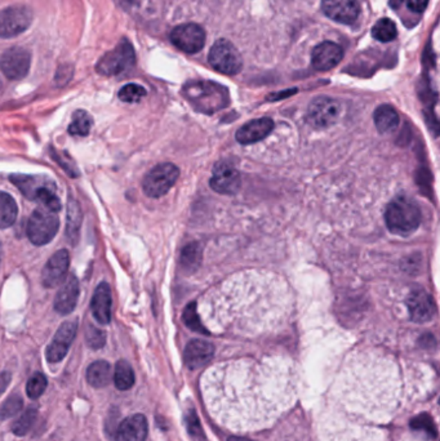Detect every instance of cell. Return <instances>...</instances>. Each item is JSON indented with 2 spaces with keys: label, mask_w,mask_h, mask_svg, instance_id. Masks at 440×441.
Wrapping results in <instances>:
<instances>
[{
  "label": "cell",
  "mask_w": 440,
  "mask_h": 441,
  "mask_svg": "<svg viewBox=\"0 0 440 441\" xmlns=\"http://www.w3.org/2000/svg\"><path fill=\"white\" fill-rule=\"evenodd\" d=\"M322 10L328 19L344 25L355 22L360 15L358 0H322Z\"/></svg>",
  "instance_id": "14"
},
{
  "label": "cell",
  "mask_w": 440,
  "mask_h": 441,
  "mask_svg": "<svg viewBox=\"0 0 440 441\" xmlns=\"http://www.w3.org/2000/svg\"><path fill=\"white\" fill-rule=\"evenodd\" d=\"M385 221L393 234L408 236L421 224V210L411 199L396 197L386 208Z\"/></svg>",
  "instance_id": "2"
},
{
  "label": "cell",
  "mask_w": 440,
  "mask_h": 441,
  "mask_svg": "<svg viewBox=\"0 0 440 441\" xmlns=\"http://www.w3.org/2000/svg\"><path fill=\"white\" fill-rule=\"evenodd\" d=\"M293 388L285 382H266L261 373L248 370L215 373L202 385L211 414L236 429L270 422L292 403Z\"/></svg>",
  "instance_id": "1"
},
{
  "label": "cell",
  "mask_w": 440,
  "mask_h": 441,
  "mask_svg": "<svg viewBox=\"0 0 440 441\" xmlns=\"http://www.w3.org/2000/svg\"><path fill=\"white\" fill-rule=\"evenodd\" d=\"M202 262V248L197 243H191L182 249L181 253V267L188 271L194 273Z\"/></svg>",
  "instance_id": "29"
},
{
  "label": "cell",
  "mask_w": 440,
  "mask_h": 441,
  "mask_svg": "<svg viewBox=\"0 0 440 441\" xmlns=\"http://www.w3.org/2000/svg\"><path fill=\"white\" fill-rule=\"evenodd\" d=\"M83 221V212L78 200L70 197L67 201L66 212V237L71 244H76L80 235V227Z\"/></svg>",
  "instance_id": "24"
},
{
  "label": "cell",
  "mask_w": 440,
  "mask_h": 441,
  "mask_svg": "<svg viewBox=\"0 0 440 441\" xmlns=\"http://www.w3.org/2000/svg\"><path fill=\"white\" fill-rule=\"evenodd\" d=\"M227 441H251V440H248V439H245V438H239V436H231V438H229V440Z\"/></svg>",
  "instance_id": "40"
},
{
  "label": "cell",
  "mask_w": 440,
  "mask_h": 441,
  "mask_svg": "<svg viewBox=\"0 0 440 441\" xmlns=\"http://www.w3.org/2000/svg\"><path fill=\"white\" fill-rule=\"evenodd\" d=\"M344 58V51L333 42H323L314 48L311 64L318 71H328L337 66Z\"/></svg>",
  "instance_id": "17"
},
{
  "label": "cell",
  "mask_w": 440,
  "mask_h": 441,
  "mask_svg": "<svg viewBox=\"0 0 440 441\" xmlns=\"http://www.w3.org/2000/svg\"><path fill=\"white\" fill-rule=\"evenodd\" d=\"M170 42L186 53H197L206 44V31L197 24H184L172 30Z\"/></svg>",
  "instance_id": "11"
},
{
  "label": "cell",
  "mask_w": 440,
  "mask_h": 441,
  "mask_svg": "<svg viewBox=\"0 0 440 441\" xmlns=\"http://www.w3.org/2000/svg\"><path fill=\"white\" fill-rule=\"evenodd\" d=\"M47 386V377L42 375V373H35L34 376L28 379V385H26V393H28V397L30 399H38L42 395L44 394Z\"/></svg>",
  "instance_id": "35"
},
{
  "label": "cell",
  "mask_w": 440,
  "mask_h": 441,
  "mask_svg": "<svg viewBox=\"0 0 440 441\" xmlns=\"http://www.w3.org/2000/svg\"><path fill=\"white\" fill-rule=\"evenodd\" d=\"M37 417H38V408L30 406L22 413L19 420H16V422L12 424V431L17 436H25L34 426Z\"/></svg>",
  "instance_id": "31"
},
{
  "label": "cell",
  "mask_w": 440,
  "mask_h": 441,
  "mask_svg": "<svg viewBox=\"0 0 440 441\" xmlns=\"http://www.w3.org/2000/svg\"><path fill=\"white\" fill-rule=\"evenodd\" d=\"M24 402L19 395H12L0 406V420H8L22 411Z\"/></svg>",
  "instance_id": "36"
},
{
  "label": "cell",
  "mask_w": 440,
  "mask_h": 441,
  "mask_svg": "<svg viewBox=\"0 0 440 441\" xmlns=\"http://www.w3.org/2000/svg\"><path fill=\"white\" fill-rule=\"evenodd\" d=\"M274 129V122L270 118H260L245 123L236 132V141L242 145H249L266 138Z\"/></svg>",
  "instance_id": "21"
},
{
  "label": "cell",
  "mask_w": 440,
  "mask_h": 441,
  "mask_svg": "<svg viewBox=\"0 0 440 441\" xmlns=\"http://www.w3.org/2000/svg\"><path fill=\"white\" fill-rule=\"evenodd\" d=\"M70 267L69 252L62 249L53 254L42 273V282L46 288H55L65 280Z\"/></svg>",
  "instance_id": "15"
},
{
  "label": "cell",
  "mask_w": 440,
  "mask_h": 441,
  "mask_svg": "<svg viewBox=\"0 0 440 441\" xmlns=\"http://www.w3.org/2000/svg\"><path fill=\"white\" fill-rule=\"evenodd\" d=\"M114 384L118 390H130L134 385V372L132 369L131 364L125 360H119L115 366L114 370Z\"/></svg>",
  "instance_id": "28"
},
{
  "label": "cell",
  "mask_w": 440,
  "mask_h": 441,
  "mask_svg": "<svg viewBox=\"0 0 440 441\" xmlns=\"http://www.w3.org/2000/svg\"><path fill=\"white\" fill-rule=\"evenodd\" d=\"M396 35H398L396 25L394 24L391 19H381L380 21H377L375 26L372 28V37L376 40H380L382 43L391 42V40L396 38Z\"/></svg>",
  "instance_id": "32"
},
{
  "label": "cell",
  "mask_w": 440,
  "mask_h": 441,
  "mask_svg": "<svg viewBox=\"0 0 440 441\" xmlns=\"http://www.w3.org/2000/svg\"><path fill=\"white\" fill-rule=\"evenodd\" d=\"M34 13L28 6H12L0 12V38H15L33 24Z\"/></svg>",
  "instance_id": "8"
},
{
  "label": "cell",
  "mask_w": 440,
  "mask_h": 441,
  "mask_svg": "<svg viewBox=\"0 0 440 441\" xmlns=\"http://www.w3.org/2000/svg\"><path fill=\"white\" fill-rule=\"evenodd\" d=\"M10 182L19 188L24 197L30 200H34L35 195L43 188L55 186V183L42 176H28V174H12L10 177Z\"/></svg>",
  "instance_id": "23"
},
{
  "label": "cell",
  "mask_w": 440,
  "mask_h": 441,
  "mask_svg": "<svg viewBox=\"0 0 440 441\" xmlns=\"http://www.w3.org/2000/svg\"><path fill=\"white\" fill-rule=\"evenodd\" d=\"M429 4V0H407V6L408 8L414 12V13H421L426 10Z\"/></svg>",
  "instance_id": "38"
},
{
  "label": "cell",
  "mask_w": 440,
  "mask_h": 441,
  "mask_svg": "<svg viewBox=\"0 0 440 441\" xmlns=\"http://www.w3.org/2000/svg\"><path fill=\"white\" fill-rule=\"evenodd\" d=\"M112 307H113V297L110 285L106 282H100L96 288L91 302V310L94 319L100 324H109L112 320Z\"/></svg>",
  "instance_id": "18"
},
{
  "label": "cell",
  "mask_w": 440,
  "mask_h": 441,
  "mask_svg": "<svg viewBox=\"0 0 440 441\" xmlns=\"http://www.w3.org/2000/svg\"><path fill=\"white\" fill-rule=\"evenodd\" d=\"M60 228V219L55 212L38 208L28 222V236L34 245H46L52 242Z\"/></svg>",
  "instance_id": "5"
},
{
  "label": "cell",
  "mask_w": 440,
  "mask_h": 441,
  "mask_svg": "<svg viewBox=\"0 0 440 441\" xmlns=\"http://www.w3.org/2000/svg\"><path fill=\"white\" fill-rule=\"evenodd\" d=\"M92 125H94L92 116L85 110H78L73 115V120L69 125V133L71 136L85 137L89 134Z\"/></svg>",
  "instance_id": "30"
},
{
  "label": "cell",
  "mask_w": 440,
  "mask_h": 441,
  "mask_svg": "<svg viewBox=\"0 0 440 441\" xmlns=\"http://www.w3.org/2000/svg\"><path fill=\"white\" fill-rule=\"evenodd\" d=\"M242 185V179L239 170L234 165L220 161L215 169L211 179V188L218 194L224 195H233L236 194Z\"/></svg>",
  "instance_id": "12"
},
{
  "label": "cell",
  "mask_w": 440,
  "mask_h": 441,
  "mask_svg": "<svg viewBox=\"0 0 440 441\" xmlns=\"http://www.w3.org/2000/svg\"><path fill=\"white\" fill-rule=\"evenodd\" d=\"M136 64L134 49L130 40L123 39L119 46L105 53L96 65V71L103 76L121 75Z\"/></svg>",
  "instance_id": "4"
},
{
  "label": "cell",
  "mask_w": 440,
  "mask_h": 441,
  "mask_svg": "<svg viewBox=\"0 0 440 441\" xmlns=\"http://www.w3.org/2000/svg\"><path fill=\"white\" fill-rule=\"evenodd\" d=\"M119 98L127 104H136L146 96V89L139 84H127L119 91Z\"/></svg>",
  "instance_id": "34"
},
{
  "label": "cell",
  "mask_w": 440,
  "mask_h": 441,
  "mask_svg": "<svg viewBox=\"0 0 440 441\" xmlns=\"http://www.w3.org/2000/svg\"><path fill=\"white\" fill-rule=\"evenodd\" d=\"M215 354V348L212 343L203 339H193L188 343L184 352V360L188 369L197 370L199 368L208 364Z\"/></svg>",
  "instance_id": "19"
},
{
  "label": "cell",
  "mask_w": 440,
  "mask_h": 441,
  "mask_svg": "<svg viewBox=\"0 0 440 441\" xmlns=\"http://www.w3.org/2000/svg\"><path fill=\"white\" fill-rule=\"evenodd\" d=\"M85 341H87V345L89 348H94V350H98V348L105 346L106 334L103 333V330L89 325L87 328V332H85Z\"/></svg>",
  "instance_id": "37"
},
{
  "label": "cell",
  "mask_w": 440,
  "mask_h": 441,
  "mask_svg": "<svg viewBox=\"0 0 440 441\" xmlns=\"http://www.w3.org/2000/svg\"><path fill=\"white\" fill-rule=\"evenodd\" d=\"M182 319L184 323L186 324L188 328L197 332V333H203V334H209V332L206 330L202 321L199 319V315H197V303L195 302H191L186 306V309L184 311V315H182Z\"/></svg>",
  "instance_id": "33"
},
{
  "label": "cell",
  "mask_w": 440,
  "mask_h": 441,
  "mask_svg": "<svg viewBox=\"0 0 440 441\" xmlns=\"http://www.w3.org/2000/svg\"><path fill=\"white\" fill-rule=\"evenodd\" d=\"M0 89H1V80H0Z\"/></svg>",
  "instance_id": "42"
},
{
  "label": "cell",
  "mask_w": 440,
  "mask_h": 441,
  "mask_svg": "<svg viewBox=\"0 0 440 441\" xmlns=\"http://www.w3.org/2000/svg\"><path fill=\"white\" fill-rule=\"evenodd\" d=\"M179 177V169L172 163H161L151 169L145 176L142 188L149 197L158 199L164 197L175 186Z\"/></svg>",
  "instance_id": "6"
},
{
  "label": "cell",
  "mask_w": 440,
  "mask_h": 441,
  "mask_svg": "<svg viewBox=\"0 0 440 441\" xmlns=\"http://www.w3.org/2000/svg\"><path fill=\"white\" fill-rule=\"evenodd\" d=\"M407 306L411 320L414 323H428L435 316L437 312L432 297L423 289L412 291L407 300Z\"/></svg>",
  "instance_id": "16"
},
{
  "label": "cell",
  "mask_w": 440,
  "mask_h": 441,
  "mask_svg": "<svg viewBox=\"0 0 440 441\" xmlns=\"http://www.w3.org/2000/svg\"><path fill=\"white\" fill-rule=\"evenodd\" d=\"M373 120H375L376 128L380 133H391L398 128L401 118L393 106L381 105L380 107L376 109Z\"/></svg>",
  "instance_id": "25"
},
{
  "label": "cell",
  "mask_w": 440,
  "mask_h": 441,
  "mask_svg": "<svg viewBox=\"0 0 440 441\" xmlns=\"http://www.w3.org/2000/svg\"><path fill=\"white\" fill-rule=\"evenodd\" d=\"M79 282L76 275H70L66 279L60 291H57L55 298V310L61 315H69L76 310L79 300Z\"/></svg>",
  "instance_id": "20"
},
{
  "label": "cell",
  "mask_w": 440,
  "mask_h": 441,
  "mask_svg": "<svg viewBox=\"0 0 440 441\" xmlns=\"http://www.w3.org/2000/svg\"><path fill=\"white\" fill-rule=\"evenodd\" d=\"M341 114V104L332 97L322 96L311 101L306 113V120L311 127L323 129L337 122Z\"/></svg>",
  "instance_id": "9"
},
{
  "label": "cell",
  "mask_w": 440,
  "mask_h": 441,
  "mask_svg": "<svg viewBox=\"0 0 440 441\" xmlns=\"http://www.w3.org/2000/svg\"><path fill=\"white\" fill-rule=\"evenodd\" d=\"M112 366L103 360L94 361L87 369V381L96 388H103L105 386L109 385L112 382Z\"/></svg>",
  "instance_id": "26"
},
{
  "label": "cell",
  "mask_w": 440,
  "mask_h": 441,
  "mask_svg": "<svg viewBox=\"0 0 440 441\" xmlns=\"http://www.w3.org/2000/svg\"><path fill=\"white\" fill-rule=\"evenodd\" d=\"M404 1H407V0H390V7H391L393 10H398V8L402 7Z\"/></svg>",
  "instance_id": "39"
},
{
  "label": "cell",
  "mask_w": 440,
  "mask_h": 441,
  "mask_svg": "<svg viewBox=\"0 0 440 441\" xmlns=\"http://www.w3.org/2000/svg\"><path fill=\"white\" fill-rule=\"evenodd\" d=\"M148 420L142 414H133L125 418L116 432V441H146Z\"/></svg>",
  "instance_id": "22"
},
{
  "label": "cell",
  "mask_w": 440,
  "mask_h": 441,
  "mask_svg": "<svg viewBox=\"0 0 440 441\" xmlns=\"http://www.w3.org/2000/svg\"><path fill=\"white\" fill-rule=\"evenodd\" d=\"M209 64L215 71L225 75H235L243 67V60L238 49L226 39L217 40L209 51Z\"/></svg>",
  "instance_id": "7"
},
{
  "label": "cell",
  "mask_w": 440,
  "mask_h": 441,
  "mask_svg": "<svg viewBox=\"0 0 440 441\" xmlns=\"http://www.w3.org/2000/svg\"><path fill=\"white\" fill-rule=\"evenodd\" d=\"M19 207L13 197L0 191V228H8L17 219Z\"/></svg>",
  "instance_id": "27"
},
{
  "label": "cell",
  "mask_w": 440,
  "mask_h": 441,
  "mask_svg": "<svg viewBox=\"0 0 440 441\" xmlns=\"http://www.w3.org/2000/svg\"><path fill=\"white\" fill-rule=\"evenodd\" d=\"M76 332H78L76 321H66L58 328L46 352V357L49 363H60L67 355L69 348L76 338Z\"/></svg>",
  "instance_id": "13"
},
{
  "label": "cell",
  "mask_w": 440,
  "mask_h": 441,
  "mask_svg": "<svg viewBox=\"0 0 440 441\" xmlns=\"http://www.w3.org/2000/svg\"><path fill=\"white\" fill-rule=\"evenodd\" d=\"M31 66V55L28 49L13 47L0 57V70L10 80H21L28 75Z\"/></svg>",
  "instance_id": "10"
},
{
  "label": "cell",
  "mask_w": 440,
  "mask_h": 441,
  "mask_svg": "<svg viewBox=\"0 0 440 441\" xmlns=\"http://www.w3.org/2000/svg\"><path fill=\"white\" fill-rule=\"evenodd\" d=\"M4 388V386H1V381H0V393H1V390Z\"/></svg>",
  "instance_id": "41"
},
{
  "label": "cell",
  "mask_w": 440,
  "mask_h": 441,
  "mask_svg": "<svg viewBox=\"0 0 440 441\" xmlns=\"http://www.w3.org/2000/svg\"><path fill=\"white\" fill-rule=\"evenodd\" d=\"M184 94L202 111H217L222 109L227 104L229 97L224 87L211 82L188 83L184 88Z\"/></svg>",
  "instance_id": "3"
}]
</instances>
